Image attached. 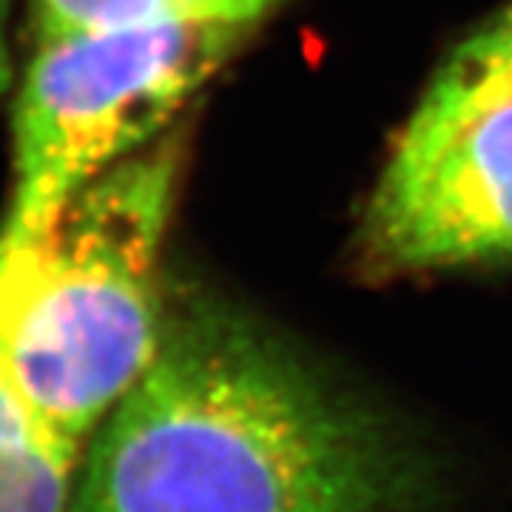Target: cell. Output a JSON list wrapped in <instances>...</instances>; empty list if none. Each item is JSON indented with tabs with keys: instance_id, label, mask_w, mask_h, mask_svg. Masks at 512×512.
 <instances>
[{
	"instance_id": "5b68a950",
	"label": "cell",
	"mask_w": 512,
	"mask_h": 512,
	"mask_svg": "<svg viewBox=\"0 0 512 512\" xmlns=\"http://www.w3.org/2000/svg\"><path fill=\"white\" fill-rule=\"evenodd\" d=\"M282 0H29L37 40L126 26H231L251 29Z\"/></svg>"
},
{
	"instance_id": "8992f818",
	"label": "cell",
	"mask_w": 512,
	"mask_h": 512,
	"mask_svg": "<svg viewBox=\"0 0 512 512\" xmlns=\"http://www.w3.org/2000/svg\"><path fill=\"white\" fill-rule=\"evenodd\" d=\"M83 447L49 430L0 439V512H69Z\"/></svg>"
},
{
	"instance_id": "6da1fadb",
	"label": "cell",
	"mask_w": 512,
	"mask_h": 512,
	"mask_svg": "<svg viewBox=\"0 0 512 512\" xmlns=\"http://www.w3.org/2000/svg\"><path fill=\"white\" fill-rule=\"evenodd\" d=\"M430 458L274 333L171 296L146 373L92 436L69 512H433Z\"/></svg>"
},
{
	"instance_id": "3957f363",
	"label": "cell",
	"mask_w": 512,
	"mask_h": 512,
	"mask_svg": "<svg viewBox=\"0 0 512 512\" xmlns=\"http://www.w3.org/2000/svg\"><path fill=\"white\" fill-rule=\"evenodd\" d=\"M242 37L174 23L37 40L15 100V185L0 245L43 237L86 185L154 146Z\"/></svg>"
},
{
	"instance_id": "52a82bcc",
	"label": "cell",
	"mask_w": 512,
	"mask_h": 512,
	"mask_svg": "<svg viewBox=\"0 0 512 512\" xmlns=\"http://www.w3.org/2000/svg\"><path fill=\"white\" fill-rule=\"evenodd\" d=\"M456 57L512 83V6L504 9L490 26H484L476 37H470Z\"/></svg>"
},
{
	"instance_id": "7a4b0ae2",
	"label": "cell",
	"mask_w": 512,
	"mask_h": 512,
	"mask_svg": "<svg viewBox=\"0 0 512 512\" xmlns=\"http://www.w3.org/2000/svg\"><path fill=\"white\" fill-rule=\"evenodd\" d=\"M177 177V143H154L86 185L43 237L0 245V365L60 439L86 447L160 348Z\"/></svg>"
},
{
	"instance_id": "ba28073f",
	"label": "cell",
	"mask_w": 512,
	"mask_h": 512,
	"mask_svg": "<svg viewBox=\"0 0 512 512\" xmlns=\"http://www.w3.org/2000/svg\"><path fill=\"white\" fill-rule=\"evenodd\" d=\"M9 15L12 0H0V92L12 80V57H9Z\"/></svg>"
},
{
	"instance_id": "277c9868",
	"label": "cell",
	"mask_w": 512,
	"mask_h": 512,
	"mask_svg": "<svg viewBox=\"0 0 512 512\" xmlns=\"http://www.w3.org/2000/svg\"><path fill=\"white\" fill-rule=\"evenodd\" d=\"M390 271L512 256V83L453 57L390 148L365 217Z\"/></svg>"
}]
</instances>
